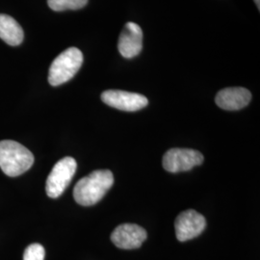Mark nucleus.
<instances>
[{
    "label": "nucleus",
    "mask_w": 260,
    "mask_h": 260,
    "mask_svg": "<svg viewBox=\"0 0 260 260\" xmlns=\"http://www.w3.org/2000/svg\"><path fill=\"white\" fill-rule=\"evenodd\" d=\"M23 38V30L18 21L8 15L0 14V39L7 45L16 47L22 43Z\"/></svg>",
    "instance_id": "9b49d317"
},
{
    "label": "nucleus",
    "mask_w": 260,
    "mask_h": 260,
    "mask_svg": "<svg viewBox=\"0 0 260 260\" xmlns=\"http://www.w3.org/2000/svg\"><path fill=\"white\" fill-rule=\"evenodd\" d=\"M148 234L145 229L136 223H122L111 234L114 245L122 250L138 249L146 241Z\"/></svg>",
    "instance_id": "6e6552de"
},
{
    "label": "nucleus",
    "mask_w": 260,
    "mask_h": 260,
    "mask_svg": "<svg viewBox=\"0 0 260 260\" xmlns=\"http://www.w3.org/2000/svg\"><path fill=\"white\" fill-rule=\"evenodd\" d=\"M103 103L121 111L134 112L145 108L149 101L140 93H130L121 90H108L102 93Z\"/></svg>",
    "instance_id": "0eeeda50"
},
{
    "label": "nucleus",
    "mask_w": 260,
    "mask_h": 260,
    "mask_svg": "<svg viewBox=\"0 0 260 260\" xmlns=\"http://www.w3.org/2000/svg\"><path fill=\"white\" fill-rule=\"evenodd\" d=\"M83 64V54L76 47H70L57 56L49 68L48 82L59 86L75 76Z\"/></svg>",
    "instance_id": "7ed1b4c3"
},
{
    "label": "nucleus",
    "mask_w": 260,
    "mask_h": 260,
    "mask_svg": "<svg viewBox=\"0 0 260 260\" xmlns=\"http://www.w3.org/2000/svg\"><path fill=\"white\" fill-rule=\"evenodd\" d=\"M203 162L204 155L195 149H169L163 156V168L173 174L190 171Z\"/></svg>",
    "instance_id": "39448f33"
},
{
    "label": "nucleus",
    "mask_w": 260,
    "mask_h": 260,
    "mask_svg": "<svg viewBox=\"0 0 260 260\" xmlns=\"http://www.w3.org/2000/svg\"><path fill=\"white\" fill-rule=\"evenodd\" d=\"M88 0H47L49 8L56 12L67 10H78L85 7Z\"/></svg>",
    "instance_id": "f8f14e48"
},
{
    "label": "nucleus",
    "mask_w": 260,
    "mask_h": 260,
    "mask_svg": "<svg viewBox=\"0 0 260 260\" xmlns=\"http://www.w3.org/2000/svg\"><path fill=\"white\" fill-rule=\"evenodd\" d=\"M254 2H255V4L257 5V7H258V10L260 9V0H254Z\"/></svg>",
    "instance_id": "4468645a"
},
{
    "label": "nucleus",
    "mask_w": 260,
    "mask_h": 260,
    "mask_svg": "<svg viewBox=\"0 0 260 260\" xmlns=\"http://www.w3.org/2000/svg\"><path fill=\"white\" fill-rule=\"evenodd\" d=\"M251 100V93L249 90L233 87L221 90L215 98V103L223 110L235 111L246 107Z\"/></svg>",
    "instance_id": "9d476101"
},
{
    "label": "nucleus",
    "mask_w": 260,
    "mask_h": 260,
    "mask_svg": "<svg viewBox=\"0 0 260 260\" xmlns=\"http://www.w3.org/2000/svg\"><path fill=\"white\" fill-rule=\"evenodd\" d=\"M114 183L109 170H96L81 178L75 186L74 198L78 205L91 206L98 204Z\"/></svg>",
    "instance_id": "f257e3e1"
},
{
    "label": "nucleus",
    "mask_w": 260,
    "mask_h": 260,
    "mask_svg": "<svg viewBox=\"0 0 260 260\" xmlns=\"http://www.w3.org/2000/svg\"><path fill=\"white\" fill-rule=\"evenodd\" d=\"M77 163L75 158L59 160L47 177L46 191L49 198L56 199L62 195L75 176Z\"/></svg>",
    "instance_id": "20e7f679"
},
{
    "label": "nucleus",
    "mask_w": 260,
    "mask_h": 260,
    "mask_svg": "<svg viewBox=\"0 0 260 260\" xmlns=\"http://www.w3.org/2000/svg\"><path fill=\"white\" fill-rule=\"evenodd\" d=\"M118 48L122 57L131 59L138 55L143 48V31L135 22H127L118 42Z\"/></svg>",
    "instance_id": "1a4fd4ad"
},
{
    "label": "nucleus",
    "mask_w": 260,
    "mask_h": 260,
    "mask_svg": "<svg viewBox=\"0 0 260 260\" xmlns=\"http://www.w3.org/2000/svg\"><path fill=\"white\" fill-rule=\"evenodd\" d=\"M205 218L202 214L189 209L179 214L175 222L176 235L180 242L188 241L198 237L205 231Z\"/></svg>",
    "instance_id": "423d86ee"
},
{
    "label": "nucleus",
    "mask_w": 260,
    "mask_h": 260,
    "mask_svg": "<svg viewBox=\"0 0 260 260\" xmlns=\"http://www.w3.org/2000/svg\"><path fill=\"white\" fill-rule=\"evenodd\" d=\"M34 163L32 152L12 140L0 142V168L8 177H19L25 173Z\"/></svg>",
    "instance_id": "f03ea898"
},
{
    "label": "nucleus",
    "mask_w": 260,
    "mask_h": 260,
    "mask_svg": "<svg viewBox=\"0 0 260 260\" xmlns=\"http://www.w3.org/2000/svg\"><path fill=\"white\" fill-rule=\"evenodd\" d=\"M46 251L41 244H31L25 249L23 260H44Z\"/></svg>",
    "instance_id": "ddd939ff"
}]
</instances>
